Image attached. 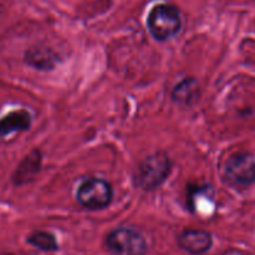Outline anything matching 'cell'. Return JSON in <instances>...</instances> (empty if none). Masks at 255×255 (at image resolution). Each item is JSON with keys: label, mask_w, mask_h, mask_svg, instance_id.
<instances>
[{"label": "cell", "mask_w": 255, "mask_h": 255, "mask_svg": "<svg viewBox=\"0 0 255 255\" xmlns=\"http://www.w3.org/2000/svg\"><path fill=\"white\" fill-rule=\"evenodd\" d=\"M147 26L154 39L164 41L173 37L181 29V15L171 4L156 5L149 11Z\"/></svg>", "instance_id": "6da1fadb"}, {"label": "cell", "mask_w": 255, "mask_h": 255, "mask_svg": "<svg viewBox=\"0 0 255 255\" xmlns=\"http://www.w3.org/2000/svg\"><path fill=\"white\" fill-rule=\"evenodd\" d=\"M107 251L112 255H146L147 242L131 228H117L106 237Z\"/></svg>", "instance_id": "7a4b0ae2"}, {"label": "cell", "mask_w": 255, "mask_h": 255, "mask_svg": "<svg viewBox=\"0 0 255 255\" xmlns=\"http://www.w3.org/2000/svg\"><path fill=\"white\" fill-rule=\"evenodd\" d=\"M224 177L229 184L248 187L255 182V156L249 152H239L229 157L224 167Z\"/></svg>", "instance_id": "3957f363"}, {"label": "cell", "mask_w": 255, "mask_h": 255, "mask_svg": "<svg viewBox=\"0 0 255 255\" xmlns=\"http://www.w3.org/2000/svg\"><path fill=\"white\" fill-rule=\"evenodd\" d=\"M171 163L164 153H154L141 163L137 174V182L144 189H154L163 183L169 174Z\"/></svg>", "instance_id": "277c9868"}, {"label": "cell", "mask_w": 255, "mask_h": 255, "mask_svg": "<svg viewBox=\"0 0 255 255\" xmlns=\"http://www.w3.org/2000/svg\"><path fill=\"white\" fill-rule=\"evenodd\" d=\"M76 196L81 206L97 211L106 208L111 203L114 192L110 183L104 179L90 178L79 187Z\"/></svg>", "instance_id": "5b68a950"}, {"label": "cell", "mask_w": 255, "mask_h": 255, "mask_svg": "<svg viewBox=\"0 0 255 255\" xmlns=\"http://www.w3.org/2000/svg\"><path fill=\"white\" fill-rule=\"evenodd\" d=\"M178 244L183 251L193 255L206 254L213 246V238L211 233L199 229L184 231L178 237Z\"/></svg>", "instance_id": "8992f818"}, {"label": "cell", "mask_w": 255, "mask_h": 255, "mask_svg": "<svg viewBox=\"0 0 255 255\" xmlns=\"http://www.w3.org/2000/svg\"><path fill=\"white\" fill-rule=\"evenodd\" d=\"M31 117L27 111L19 110L7 114L0 120V137L12 133L15 131H25L30 127Z\"/></svg>", "instance_id": "52a82bcc"}, {"label": "cell", "mask_w": 255, "mask_h": 255, "mask_svg": "<svg viewBox=\"0 0 255 255\" xmlns=\"http://www.w3.org/2000/svg\"><path fill=\"white\" fill-rule=\"evenodd\" d=\"M40 159H41V157L37 151H34L29 156H26V158L17 167L16 173L14 176L15 183L22 184L29 182L35 176V173L39 171Z\"/></svg>", "instance_id": "ba28073f"}, {"label": "cell", "mask_w": 255, "mask_h": 255, "mask_svg": "<svg viewBox=\"0 0 255 255\" xmlns=\"http://www.w3.org/2000/svg\"><path fill=\"white\" fill-rule=\"evenodd\" d=\"M198 99V84L193 79H186L173 90V100L183 105H189Z\"/></svg>", "instance_id": "9c48e42d"}, {"label": "cell", "mask_w": 255, "mask_h": 255, "mask_svg": "<svg viewBox=\"0 0 255 255\" xmlns=\"http://www.w3.org/2000/svg\"><path fill=\"white\" fill-rule=\"evenodd\" d=\"M56 57L50 50L34 49L26 52V62L36 69H51L55 65Z\"/></svg>", "instance_id": "30bf717a"}, {"label": "cell", "mask_w": 255, "mask_h": 255, "mask_svg": "<svg viewBox=\"0 0 255 255\" xmlns=\"http://www.w3.org/2000/svg\"><path fill=\"white\" fill-rule=\"evenodd\" d=\"M27 243L44 252H55L59 249L55 237L46 232H35L30 234L27 237Z\"/></svg>", "instance_id": "8fae6325"}]
</instances>
